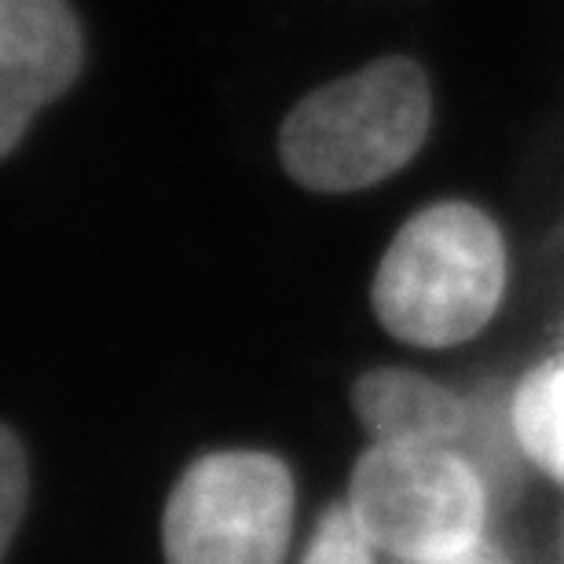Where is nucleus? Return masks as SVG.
Here are the masks:
<instances>
[{
    "mask_svg": "<svg viewBox=\"0 0 564 564\" xmlns=\"http://www.w3.org/2000/svg\"><path fill=\"white\" fill-rule=\"evenodd\" d=\"M510 440L532 466L564 488V352L543 359L506 408Z\"/></svg>",
    "mask_w": 564,
    "mask_h": 564,
    "instance_id": "obj_7",
    "label": "nucleus"
},
{
    "mask_svg": "<svg viewBox=\"0 0 564 564\" xmlns=\"http://www.w3.org/2000/svg\"><path fill=\"white\" fill-rule=\"evenodd\" d=\"M348 510L397 561H447L488 543L491 488L462 447L375 444L352 473Z\"/></svg>",
    "mask_w": 564,
    "mask_h": 564,
    "instance_id": "obj_3",
    "label": "nucleus"
},
{
    "mask_svg": "<svg viewBox=\"0 0 564 564\" xmlns=\"http://www.w3.org/2000/svg\"><path fill=\"white\" fill-rule=\"evenodd\" d=\"M429 126L425 66L411 55H381L297 99L279 129V162L304 191L352 195L411 165Z\"/></svg>",
    "mask_w": 564,
    "mask_h": 564,
    "instance_id": "obj_1",
    "label": "nucleus"
},
{
    "mask_svg": "<svg viewBox=\"0 0 564 564\" xmlns=\"http://www.w3.org/2000/svg\"><path fill=\"white\" fill-rule=\"evenodd\" d=\"M510 279L502 228L473 202H433L392 235L370 304L414 348H455L488 330Z\"/></svg>",
    "mask_w": 564,
    "mask_h": 564,
    "instance_id": "obj_2",
    "label": "nucleus"
},
{
    "mask_svg": "<svg viewBox=\"0 0 564 564\" xmlns=\"http://www.w3.org/2000/svg\"><path fill=\"white\" fill-rule=\"evenodd\" d=\"M293 528V480L264 451H220L191 466L169 495V564H282Z\"/></svg>",
    "mask_w": 564,
    "mask_h": 564,
    "instance_id": "obj_4",
    "label": "nucleus"
},
{
    "mask_svg": "<svg viewBox=\"0 0 564 564\" xmlns=\"http://www.w3.org/2000/svg\"><path fill=\"white\" fill-rule=\"evenodd\" d=\"M561 564H564V521H561Z\"/></svg>",
    "mask_w": 564,
    "mask_h": 564,
    "instance_id": "obj_11",
    "label": "nucleus"
},
{
    "mask_svg": "<svg viewBox=\"0 0 564 564\" xmlns=\"http://www.w3.org/2000/svg\"><path fill=\"white\" fill-rule=\"evenodd\" d=\"M400 564H513L502 550H495L491 543H480L477 550L469 554H458V557H447V561H400Z\"/></svg>",
    "mask_w": 564,
    "mask_h": 564,
    "instance_id": "obj_10",
    "label": "nucleus"
},
{
    "mask_svg": "<svg viewBox=\"0 0 564 564\" xmlns=\"http://www.w3.org/2000/svg\"><path fill=\"white\" fill-rule=\"evenodd\" d=\"M352 403L359 422L378 444H436L462 447L473 429V403L403 367L370 370L356 381Z\"/></svg>",
    "mask_w": 564,
    "mask_h": 564,
    "instance_id": "obj_6",
    "label": "nucleus"
},
{
    "mask_svg": "<svg viewBox=\"0 0 564 564\" xmlns=\"http://www.w3.org/2000/svg\"><path fill=\"white\" fill-rule=\"evenodd\" d=\"M85 30L70 0H0V162L82 77Z\"/></svg>",
    "mask_w": 564,
    "mask_h": 564,
    "instance_id": "obj_5",
    "label": "nucleus"
},
{
    "mask_svg": "<svg viewBox=\"0 0 564 564\" xmlns=\"http://www.w3.org/2000/svg\"><path fill=\"white\" fill-rule=\"evenodd\" d=\"M375 550L356 513L348 506H334L315 528L301 564H375Z\"/></svg>",
    "mask_w": 564,
    "mask_h": 564,
    "instance_id": "obj_8",
    "label": "nucleus"
},
{
    "mask_svg": "<svg viewBox=\"0 0 564 564\" xmlns=\"http://www.w3.org/2000/svg\"><path fill=\"white\" fill-rule=\"evenodd\" d=\"M30 469L26 451L8 425H0V561H4L11 539L19 532V521L26 513Z\"/></svg>",
    "mask_w": 564,
    "mask_h": 564,
    "instance_id": "obj_9",
    "label": "nucleus"
}]
</instances>
